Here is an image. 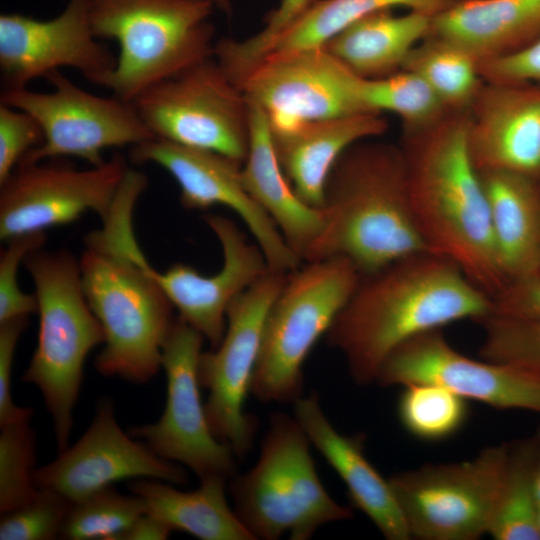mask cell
<instances>
[{
	"label": "cell",
	"instance_id": "cell-6",
	"mask_svg": "<svg viewBox=\"0 0 540 540\" xmlns=\"http://www.w3.org/2000/svg\"><path fill=\"white\" fill-rule=\"evenodd\" d=\"M210 0H90L96 38L115 40V68L99 86L132 101L148 87L214 56Z\"/></svg>",
	"mask_w": 540,
	"mask_h": 540
},
{
	"label": "cell",
	"instance_id": "cell-22",
	"mask_svg": "<svg viewBox=\"0 0 540 540\" xmlns=\"http://www.w3.org/2000/svg\"><path fill=\"white\" fill-rule=\"evenodd\" d=\"M297 419L314 446L344 482L352 505L363 512L388 540H409L411 534L388 479L364 454L363 434L345 435L325 415L316 393L294 403Z\"/></svg>",
	"mask_w": 540,
	"mask_h": 540
},
{
	"label": "cell",
	"instance_id": "cell-24",
	"mask_svg": "<svg viewBox=\"0 0 540 540\" xmlns=\"http://www.w3.org/2000/svg\"><path fill=\"white\" fill-rule=\"evenodd\" d=\"M249 102L250 138L241 171L243 184L304 262L306 253L323 229V211L298 197L277 158L265 112Z\"/></svg>",
	"mask_w": 540,
	"mask_h": 540
},
{
	"label": "cell",
	"instance_id": "cell-14",
	"mask_svg": "<svg viewBox=\"0 0 540 540\" xmlns=\"http://www.w3.org/2000/svg\"><path fill=\"white\" fill-rule=\"evenodd\" d=\"M128 168L120 153L88 169L60 158L19 164L0 183V240L68 224L87 211L103 220Z\"/></svg>",
	"mask_w": 540,
	"mask_h": 540
},
{
	"label": "cell",
	"instance_id": "cell-7",
	"mask_svg": "<svg viewBox=\"0 0 540 540\" xmlns=\"http://www.w3.org/2000/svg\"><path fill=\"white\" fill-rule=\"evenodd\" d=\"M311 442L294 416L273 413L255 465L228 480L240 521L255 539L308 540L321 526L353 518L326 491L311 456Z\"/></svg>",
	"mask_w": 540,
	"mask_h": 540
},
{
	"label": "cell",
	"instance_id": "cell-29",
	"mask_svg": "<svg viewBox=\"0 0 540 540\" xmlns=\"http://www.w3.org/2000/svg\"><path fill=\"white\" fill-rule=\"evenodd\" d=\"M455 1L314 0L290 25L265 42L241 69L246 71L266 55L321 48L355 21L380 10L403 7L434 17Z\"/></svg>",
	"mask_w": 540,
	"mask_h": 540
},
{
	"label": "cell",
	"instance_id": "cell-34",
	"mask_svg": "<svg viewBox=\"0 0 540 540\" xmlns=\"http://www.w3.org/2000/svg\"><path fill=\"white\" fill-rule=\"evenodd\" d=\"M145 512L140 497L124 495L110 486L72 504L59 538L117 540Z\"/></svg>",
	"mask_w": 540,
	"mask_h": 540
},
{
	"label": "cell",
	"instance_id": "cell-3",
	"mask_svg": "<svg viewBox=\"0 0 540 540\" xmlns=\"http://www.w3.org/2000/svg\"><path fill=\"white\" fill-rule=\"evenodd\" d=\"M468 110L404 131L411 209L429 252L456 264L491 297L507 283L499 267L487 199L468 148Z\"/></svg>",
	"mask_w": 540,
	"mask_h": 540
},
{
	"label": "cell",
	"instance_id": "cell-36",
	"mask_svg": "<svg viewBox=\"0 0 540 540\" xmlns=\"http://www.w3.org/2000/svg\"><path fill=\"white\" fill-rule=\"evenodd\" d=\"M484 330L482 359L509 365L540 378V320L490 314L477 321Z\"/></svg>",
	"mask_w": 540,
	"mask_h": 540
},
{
	"label": "cell",
	"instance_id": "cell-11",
	"mask_svg": "<svg viewBox=\"0 0 540 540\" xmlns=\"http://www.w3.org/2000/svg\"><path fill=\"white\" fill-rule=\"evenodd\" d=\"M45 78L53 86L49 93L27 87L1 92L0 103L30 113L44 133L43 143L27 152L19 164L73 156L99 166L106 161L107 148L132 147L155 138L132 102L89 93L60 70Z\"/></svg>",
	"mask_w": 540,
	"mask_h": 540
},
{
	"label": "cell",
	"instance_id": "cell-40",
	"mask_svg": "<svg viewBox=\"0 0 540 540\" xmlns=\"http://www.w3.org/2000/svg\"><path fill=\"white\" fill-rule=\"evenodd\" d=\"M43 141L42 127L30 113L0 103V183Z\"/></svg>",
	"mask_w": 540,
	"mask_h": 540
},
{
	"label": "cell",
	"instance_id": "cell-20",
	"mask_svg": "<svg viewBox=\"0 0 540 540\" xmlns=\"http://www.w3.org/2000/svg\"><path fill=\"white\" fill-rule=\"evenodd\" d=\"M203 220L222 248V268L204 276L190 265L175 263L165 272L151 267L150 273L177 309L178 317L214 349L224 336L231 302L271 269L257 243L249 241L232 219L209 214Z\"/></svg>",
	"mask_w": 540,
	"mask_h": 540
},
{
	"label": "cell",
	"instance_id": "cell-42",
	"mask_svg": "<svg viewBox=\"0 0 540 540\" xmlns=\"http://www.w3.org/2000/svg\"><path fill=\"white\" fill-rule=\"evenodd\" d=\"M478 69L488 82L540 83V36L515 52L479 62Z\"/></svg>",
	"mask_w": 540,
	"mask_h": 540
},
{
	"label": "cell",
	"instance_id": "cell-21",
	"mask_svg": "<svg viewBox=\"0 0 540 540\" xmlns=\"http://www.w3.org/2000/svg\"><path fill=\"white\" fill-rule=\"evenodd\" d=\"M468 148L480 171L540 175V83L483 81L468 109Z\"/></svg>",
	"mask_w": 540,
	"mask_h": 540
},
{
	"label": "cell",
	"instance_id": "cell-41",
	"mask_svg": "<svg viewBox=\"0 0 540 540\" xmlns=\"http://www.w3.org/2000/svg\"><path fill=\"white\" fill-rule=\"evenodd\" d=\"M28 325V317H17L0 323V427L31 420L33 409L14 403L12 371L16 346Z\"/></svg>",
	"mask_w": 540,
	"mask_h": 540
},
{
	"label": "cell",
	"instance_id": "cell-13",
	"mask_svg": "<svg viewBox=\"0 0 540 540\" xmlns=\"http://www.w3.org/2000/svg\"><path fill=\"white\" fill-rule=\"evenodd\" d=\"M204 337L179 317L175 318L162 349L161 367L167 395L160 418L135 426L128 433L156 455L189 468L199 479L236 474L232 447L212 433L200 395L198 364Z\"/></svg>",
	"mask_w": 540,
	"mask_h": 540
},
{
	"label": "cell",
	"instance_id": "cell-9",
	"mask_svg": "<svg viewBox=\"0 0 540 540\" xmlns=\"http://www.w3.org/2000/svg\"><path fill=\"white\" fill-rule=\"evenodd\" d=\"M131 102L155 138L244 163L250 102L214 56L148 87Z\"/></svg>",
	"mask_w": 540,
	"mask_h": 540
},
{
	"label": "cell",
	"instance_id": "cell-10",
	"mask_svg": "<svg viewBox=\"0 0 540 540\" xmlns=\"http://www.w3.org/2000/svg\"><path fill=\"white\" fill-rule=\"evenodd\" d=\"M508 444L483 449L472 460L429 464L388 481L411 537L475 540L489 533L503 487Z\"/></svg>",
	"mask_w": 540,
	"mask_h": 540
},
{
	"label": "cell",
	"instance_id": "cell-25",
	"mask_svg": "<svg viewBox=\"0 0 540 540\" xmlns=\"http://www.w3.org/2000/svg\"><path fill=\"white\" fill-rule=\"evenodd\" d=\"M479 173L499 267L507 283L539 275L540 192L535 178L505 170Z\"/></svg>",
	"mask_w": 540,
	"mask_h": 540
},
{
	"label": "cell",
	"instance_id": "cell-48",
	"mask_svg": "<svg viewBox=\"0 0 540 540\" xmlns=\"http://www.w3.org/2000/svg\"><path fill=\"white\" fill-rule=\"evenodd\" d=\"M539 275H540V273H539Z\"/></svg>",
	"mask_w": 540,
	"mask_h": 540
},
{
	"label": "cell",
	"instance_id": "cell-45",
	"mask_svg": "<svg viewBox=\"0 0 540 540\" xmlns=\"http://www.w3.org/2000/svg\"><path fill=\"white\" fill-rule=\"evenodd\" d=\"M535 437L537 441V456L534 471V488L538 504L540 505V427Z\"/></svg>",
	"mask_w": 540,
	"mask_h": 540
},
{
	"label": "cell",
	"instance_id": "cell-39",
	"mask_svg": "<svg viewBox=\"0 0 540 540\" xmlns=\"http://www.w3.org/2000/svg\"><path fill=\"white\" fill-rule=\"evenodd\" d=\"M314 0H281L265 19V25L255 35L237 41L222 39L216 42L214 55L228 72L240 68L265 42L284 30L299 17Z\"/></svg>",
	"mask_w": 540,
	"mask_h": 540
},
{
	"label": "cell",
	"instance_id": "cell-27",
	"mask_svg": "<svg viewBox=\"0 0 540 540\" xmlns=\"http://www.w3.org/2000/svg\"><path fill=\"white\" fill-rule=\"evenodd\" d=\"M432 18L380 10L355 21L323 48L357 76L383 78L402 70L412 49L430 34Z\"/></svg>",
	"mask_w": 540,
	"mask_h": 540
},
{
	"label": "cell",
	"instance_id": "cell-44",
	"mask_svg": "<svg viewBox=\"0 0 540 540\" xmlns=\"http://www.w3.org/2000/svg\"><path fill=\"white\" fill-rule=\"evenodd\" d=\"M173 532L156 516L145 512L139 516L117 540H164Z\"/></svg>",
	"mask_w": 540,
	"mask_h": 540
},
{
	"label": "cell",
	"instance_id": "cell-47",
	"mask_svg": "<svg viewBox=\"0 0 540 540\" xmlns=\"http://www.w3.org/2000/svg\"><path fill=\"white\" fill-rule=\"evenodd\" d=\"M538 529H539V533H540V505H539V509H538Z\"/></svg>",
	"mask_w": 540,
	"mask_h": 540
},
{
	"label": "cell",
	"instance_id": "cell-37",
	"mask_svg": "<svg viewBox=\"0 0 540 540\" xmlns=\"http://www.w3.org/2000/svg\"><path fill=\"white\" fill-rule=\"evenodd\" d=\"M72 502L58 492L38 488L19 508L1 515V540H51L59 538Z\"/></svg>",
	"mask_w": 540,
	"mask_h": 540
},
{
	"label": "cell",
	"instance_id": "cell-2",
	"mask_svg": "<svg viewBox=\"0 0 540 540\" xmlns=\"http://www.w3.org/2000/svg\"><path fill=\"white\" fill-rule=\"evenodd\" d=\"M492 313L491 296L456 264L421 252L361 276L325 337L345 357L354 382L367 385L375 382L390 353L409 339Z\"/></svg>",
	"mask_w": 540,
	"mask_h": 540
},
{
	"label": "cell",
	"instance_id": "cell-30",
	"mask_svg": "<svg viewBox=\"0 0 540 540\" xmlns=\"http://www.w3.org/2000/svg\"><path fill=\"white\" fill-rule=\"evenodd\" d=\"M402 70L421 77L443 104L454 111L468 110L484 81L478 61L471 54L430 34L412 49Z\"/></svg>",
	"mask_w": 540,
	"mask_h": 540
},
{
	"label": "cell",
	"instance_id": "cell-16",
	"mask_svg": "<svg viewBox=\"0 0 540 540\" xmlns=\"http://www.w3.org/2000/svg\"><path fill=\"white\" fill-rule=\"evenodd\" d=\"M357 77L321 47L266 55L235 84L280 128L369 112L357 97Z\"/></svg>",
	"mask_w": 540,
	"mask_h": 540
},
{
	"label": "cell",
	"instance_id": "cell-46",
	"mask_svg": "<svg viewBox=\"0 0 540 540\" xmlns=\"http://www.w3.org/2000/svg\"><path fill=\"white\" fill-rule=\"evenodd\" d=\"M214 7L218 8L222 12L226 13L227 15L231 14L232 12V2L231 0H210Z\"/></svg>",
	"mask_w": 540,
	"mask_h": 540
},
{
	"label": "cell",
	"instance_id": "cell-32",
	"mask_svg": "<svg viewBox=\"0 0 540 540\" xmlns=\"http://www.w3.org/2000/svg\"><path fill=\"white\" fill-rule=\"evenodd\" d=\"M356 93L366 111L399 116L404 131L424 128L449 111L429 85L408 70L377 79L358 76Z\"/></svg>",
	"mask_w": 540,
	"mask_h": 540
},
{
	"label": "cell",
	"instance_id": "cell-4",
	"mask_svg": "<svg viewBox=\"0 0 540 540\" xmlns=\"http://www.w3.org/2000/svg\"><path fill=\"white\" fill-rule=\"evenodd\" d=\"M368 140L350 146L332 167L324 226L304 262L341 256L364 276L429 252L413 217L401 146Z\"/></svg>",
	"mask_w": 540,
	"mask_h": 540
},
{
	"label": "cell",
	"instance_id": "cell-38",
	"mask_svg": "<svg viewBox=\"0 0 540 540\" xmlns=\"http://www.w3.org/2000/svg\"><path fill=\"white\" fill-rule=\"evenodd\" d=\"M45 231L15 236L6 241L0 253V323L17 317L37 313L35 294L23 292L17 282V271L25 257L42 248L46 242Z\"/></svg>",
	"mask_w": 540,
	"mask_h": 540
},
{
	"label": "cell",
	"instance_id": "cell-31",
	"mask_svg": "<svg viewBox=\"0 0 540 540\" xmlns=\"http://www.w3.org/2000/svg\"><path fill=\"white\" fill-rule=\"evenodd\" d=\"M536 437L508 444V457L489 533L496 540H540L535 495Z\"/></svg>",
	"mask_w": 540,
	"mask_h": 540
},
{
	"label": "cell",
	"instance_id": "cell-35",
	"mask_svg": "<svg viewBox=\"0 0 540 540\" xmlns=\"http://www.w3.org/2000/svg\"><path fill=\"white\" fill-rule=\"evenodd\" d=\"M36 434L30 420L8 424L0 432V514L11 512L31 500L34 483Z\"/></svg>",
	"mask_w": 540,
	"mask_h": 540
},
{
	"label": "cell",
	"instance_id": "cell-8",
	"mask_svg": "<svg viewBox=\"0 0 540 540\" xmlns=\"http://www.w3.org/2000/svg\"><path fill=\"white\" fill-rule=\"evenodd\" d=\"M345 257L304 262L287 274L264 324L250 393L263 403H294L303 396L304 362L326 335L359 284Z\"/></svg>",
	"mask_w": 540,
	"mask_h": 540
},
{
	"label": "cell",
	"instance_id": "cell-17",
	"mask_svg": "<svg viewBox=\"0 0 540 540\" xmlns=\"http://www.w3.org/2000/svg\"><path fill=\"white\" fill-rule=\"evenodd\" d=\"M188 482L184 466L156 455L144 442L124 432L113 401L101 398L81 437L34 472L37 488L52 489L72 503L122 480Z\"/></svg>",
	"mask_w": 540,
	"mask_h": 540
},
{
	"label": "cell",
	"instance_id": "cell-18",
	"mask_svg": "<svg viewBox=\"0 0 540 540\" xmlns=\"http://www.w3.org/2000/svg\"><path fill=\"white\" fill-rule=\"evenodd\" d=\"M375 382L381 386L432 383L497 409L540 414L539 377L509 365L469 358L455 350L440 329L397 347L381 365Z\"/></svg>",
	"mask_w": 540,
	"mask_h": 540
},
{
	"label": "cell",
	"instance_id": "cell-33",
	"mask_svg": "<svg viewBox=\"0 0 540 540\" xmlns=\"http://www.w3.org/2000/svg\"><path fill=\"white\" fill-rule=\"evenodd\" d=\"M397 413L404 429L423 441H440L451 437L465 424L469 409L467 399L432 383L404 386Z\"/></svg>",
	"mask_w": 540,
	"mask_h": 540
},
{
	"label": "cell",
	"instance_id": "cell-28",
	"mask_svg": "<svg viewBox=\"0 0 540 540\" xmlns=\"http://www.w3.org/2000/svg\"><path fill=\"white\" fill-rule=\"evenodd\" d=\"M228 480L206 477L197 489L185 492L161 480L141 478L130 482L129 489L143 500L147 513L173 531L202 540H255L228 503Z\"/></svg>",
	"mask_w": 540,
	"mask_h": 540
},
{
	"label": "cell",
	"instance_id": "cell-12",
	"mask_svg": "<svg viewBox=\"0 0 540 540\" xmlns=\"http://www.w3.org/2000/svg\"><path fill=\"white\" fill-rule=\"evenodd\" d=\"M288 273L270 270L236 297L227 309L220 344L201 353L198 377L208 390L205 410L214 436L230 445L238 459L253 445L257 420L244 411L258 361L265 320Z\"/></svg>",
	"mask_w": 540,
	"mask_h": 540
},
{
	"label": "cell",
	"instance_id": "cell-19",
	"mask_svg": "<svg viewBox=\"0 0 540 540\" xmlns=\"http://www.w3.org/2000/svg\"><path fill=\"white\" fill-rule=\"evenodd\" d=\"M90 0H69L49 20L18 13L0 16V70L4 89L27 87L39 77L70 67L98 85L116 65L117 57L92 31Z\"/></svg>",
	"mask_w": 540,
	"mask_h": 540
},
{
	"label": "cell",
	"instance_id": "cell-26",
	"mask_svg": "<svg viewBox=\"0 0 540 540\" xmlns=\"http://www.w3.org/2000/svg\"><path fill=\"white\" fill-rule=\"evenodd\" d=\"M430 35L477 61L501 57L540 36V0H456L432 18Z\"/></svg>",
	"mask_w": 540,
	"mask_h": 540
},
{
	"label": "cell",
	"instance_id": "cell-5",
	"mask_svg": "<svg viewBox=\"0 0 540 540\" xmlns=\"http://www.w3.org/2000/svg\"><path fill=\"white\" fill-rule=\"evenodd\" d=\"M23 264L34 283L39 331L22 381L41 393L61 452L69 446L85 361L104 343V332L87 302L80 262L72 253L39 248Z\"/></svg>",
	"mask_w": 540,
	"mask_h": 540
},
{
	"label": "cell",
	"instance_id": "cell-1",
	"mask_svg": "<svg viewBox=\"0 0 540 540\" xmlns=\"http://www.w3.org/2000/svg\"><path fill=\"white\" fill-rule=\"evenodd\" d=\"M146 186L142 172L127 171L102 227L85 237L79 260L85 297L105 337L95 368L134 384L159 373L176 318L134 234L133 211Z\"/></svg>",
	"mask_w": 540,
	"mask_h": 540
},
{
	"label": "cell",
	"instance_id": "cell-43",
	"mask_svg": "<svg viewBox=\"0 0 540 540\" xmlns=\"http://www.w3.org/2000/svg\"><path fill=\"white\" fill-rule=\"evenodd\" d=\"M491 299L494 314L540 320V275L510 281Z\"/></svg>",
	"mask_w": 540,
	"mask_h": 540
},
{
	"label": "cell",
	"instance_id": "cell-15",
	"mask_svg": "<svg viewBox=\"0 0 540 540\" xmlns=\"http://www.w3.org/2000/svg\"><path fill=\"white\" fill-rule=\"evenodd\" d=\"M129 159L137 165L154 163L164 168L178 184L185 209L207 210L222 205L237 213L271 270L289 273L303 264L272 218L246 190L242 163L214 151L159 138L132 146Z\"/></svg>",
	"mask_w": 540,
	"mask_h": 540
},
{
	"label": "cell",
	"instance_id": "cell-23",
	"mask_svg": "<svg viewBox=\"0 0 540 540\" xmlns=\"http://www.w3.org/2000/svg\"><path fill=\"white\" fill-rule=\"evenodd\" d=\"M382 114L363 112L270 127L277 158L301 200L322 208L332 167L350 146L387 130L388 122Z\"/></svg>",
	"mask_w": 540,
	"mask_h": 540
}]
</instances>
